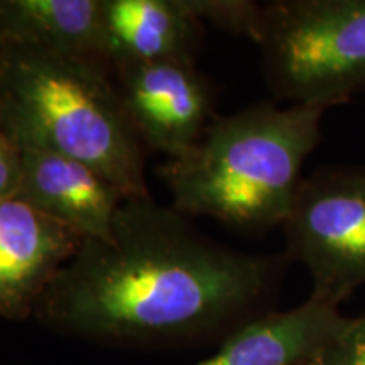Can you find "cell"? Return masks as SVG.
<instances>
[{
    "mask_svg": "<svg viewBox=\"0 0 365 365\" xmlns=\"http://www.w3.org/2000/svg\"><path fill=\"white\" fill-rule=\"evenodd\" d=\"M191 11L203 22H212L225 33L245 36L257 43L262 4L249 0H188Z\"/></svg>",
    "mask_w": 365,
    "mask_h": 365,
    "instance_id": "12",
    "label": "cell"
},
{
    "mask_svg": "<svg viewBox=\"0 0 365 365\" xmlns=\"http://www.w3.org/2000/svg\"><path fill=\"white\" fill-rule=\"evenodd\" d=\"M282 230V254L312 276L309 296L340 307L365 284V166L303 178Z\"/></svg>",
    "mask_w": 365,
    "mask_h": 365,
    "instance_id": "5",
    "label": "cell"
},
{
    "mask_svg": "<svg viewBox=\"0 0 365 365\" xmlns=\"http://www.w3.org/2000/svg\"><path fill=\"white\" fill-rule=\"evenodd\" d=\"M112 73L140 143L168 159L188 153L215 118V88L195 61L130 63Z\"/></svg>",
    "mask_w": 365,
    "mask_h": 365,
    "instance_id": "6",
    "label": "cell"
},
{
    "mask_svg": "<svg viewBox=\"0 0 365 365\" xmlns=\"http://www.w3.org/2000/svg\"><path fill=\"white\" fill-rule=\"evenodd\" d=\"M83 239L19 195L0 200V317L33 318L58 272Z\"/></svg>",
    "mask_w": 365,
    "mask_h": 365,
    "instance_id": "7",
    "label": "cell"
},
{
    "mask_svg": "<svg viewBox=\"0 0 365 365\" xmlns=\"http://www.w3.org/2000/svg\"><path fill=\"white\" fill-rule=\"evenodd\" d=\"M325 112L314 105L261 102L215 117L188 153L156 168L171 207L252 234L282 227L303 181V164L322 139Z\"/></svg>",
    "mask_w": 365,
    "mask_h": 365,
    "instance_id": "2",
    "label": "cell"
},
{
    "mask_svg": "<svg viewBox=\"0 0 365 365\" xmlns=\"http://www.w3.org/2000/svg\"><path fill=\"white\" fill-rule=\"evenodd\" d=\"M284 254L225 247L153 196L118 208L112 239L83 240L34 309L58 335L127 350L218 346L274 312Z\"/></svg>",
    "mask_w": 365,
    "mask_h": 365,
    "instance_id": "1",
    "label": "cell"
},
{
    "mask_svg": "<svg viewBox=\"0 0 365 365\" xmlns=\"http://www.w3.org/2000/svg\"><path fill=\"white\" fill-rule=\"evenodd\" d=\"M22 149L12 140L0 122V200L19 195Z\"/></svg>",
    "mask_w": 365,
    "mask_h": 365,
    "instance_id": "14",
    "label": "cell"
},
{
    "mask_svg": "<svg viewBox=\"0 0 365 365\" xmlns=\"http://www.w3.org/2000/svg\"><path fill=\"white\" fill-rule=\"evenodd\" d=\"M19 196L76 232L83 240L112 239L125 195L76 159L44 150H22Z\"/></svg>",
    "mask_w": 365,
    "mask_h": 365,
    "instance_id": "8",
    "label": "cell"
},
{
    "mask_svg": "<svg viewBox=\"0 0 365 365\" xmlns=\"http://www.w3.org/2000/svg\"><path fill=\"white\" fill-rule=\"evenodd\" d=\"M257 44L276 100L328 110L365 90V0L262 4Z\"/></svg>",
    "mask_w": 365,
    "mask_h": 365,
    "instance_id": "4",
    "label": "cell"
},
{
    "mask_svg": "<svg viewBox=\"0 0 365 365\" xmlns=\"http://www.w3.org/2000/svg\"><path fill=\"white\" fill-rule=\"evenodd\" d=\"M346 322L340 307L309 296L293 309H274L247 323L196 365H304Z\"/></svg>",
    "mask_w": 365,
    "mask_h": 365,
    "instance_id": "10",
    "label": "cell"
},
{
    "mask_svg": "<svg viewBox=\"0 0 365 365\" xmlns=\"http://www.w3.org/2000/svg\"><path fill=\"white\" fill-rule=\"evenodd\" d=\"M102 59L110 70L130 63L196 61L203 22L188 0H100Z\"/></svg>",
    "mask_w": 365,
    "mask_h": 365,
    "instance_id": "9",
    "label": "cell"
},
{
    "mask_svg": "<svg viewBox=\"0 0 365 365\" xmlns=\"http://www.w3.org/2000/svg\"><path fill=\"white\" fill-rule=\"evenodd\" d=\"M0 48H2V41H0Z\"/></svg>",
    "mask_w": 365,
    "mask_h": 365,
    "instance_id": "15",
    "label": "cell"
},
{
    "mask_svg": "<svg viewBox=\"0 0 365 365\" xmlns=\"http://www.w3.org/2000/svg\"><path fill=\"white\" fill-rule=\"evenodd\" d=\"M0 122L22 150L85 163L127 200L150 196L144 145L103 61L33 44L0 48Z\"/></svg>",
    "mask_w": 365,
    "mask_h": 365,
    "instance_id": "3",
    "label": "cell"
},
{
    "mask_svg": "<svg viewBox=\"0 0 365 365\" xmlns=\"http://www.w3.org/2000/svg\"><path fill=\"white\" fill-rule=\"evenodd\" d=\"M304 365H365V313L346 325Z\"/></svg>",
    "mask_w": 365,
    "mask_h": 365,
    "instance_id": "13",
    "label": "cell"
},
{
    "mask_svg": "<svg viewBox=\"0 0 365 365\" xmlns=\"http://www.w3.org/2000/svg\"><path fill=\"white\" fill-rule=\"evenodd\" d=\"M0 41L103 61L100 0H0Z\"/></svg>",
    "mask_w": 365,
    "mask_h": 365,
    "instance_id": "11",
    "label": "cell"
}]
</instances>
